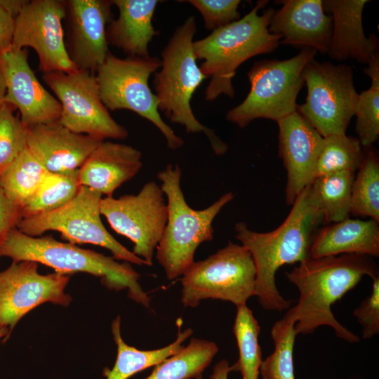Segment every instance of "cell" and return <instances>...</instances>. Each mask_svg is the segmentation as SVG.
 Listing matches in <instances>:
<instances>
[{
  "instance_id": "obj_1",
  "label": "cell",
  "mask_w": 379,
  "mask_h": 379,
  "mask_svg": "<svg viewBox=\"0 0 379 379\" xmlns=\"http://www.w3.org/2000/svg\"><path fill=\"white\" fill-rule=\"evenodd\" d=\"M324 223L323 214L311 196L309 185L275 230L258 232L250 230L244 222L235 224L236 238L249 251L255 265V296L263 309L282 311L290 307L291 301L284 299L277 288L276 273L284 265L299 264L311 258L314 239Z\"/></svg>"
},
{
  "instance_id": "obj_2",
  "label": "cell",
  "mask_w": 379,
  "mask_h": 379,
  "mask_svg": "<svg viewBox=\"0 0 379 379\" xmlns=\"http://www.w3.org/2000/svg\"><path fill=\"white\" fill-rule=\"evenodd\" d=\"M299 291L296 305L284 316L295 323L296 334H310L318 327L332 328L336 336L350 343L360 338L338 321L331 306L354 288L364 276L379 277L371 256L341 254L309 258L285 272Z\"/></svg>"
},
{
  "instance_id": "obj_3",
  "label": "cell",
  "mask_w": 379,
  "mask_h": 379,
  "mask_svg": "<svg viewBox=\"0 0 379 379\" xmlns=\"http://www.w3.org/2000/svg\"><path fill=\"white\" fill-rule=\"evenodd\" d=\"M269 1L260 0L243 18L216 29L204 38L194 41L193 51L203 74L210 78L205 100L213 101L220 95L234 97L232 79L237 68L251 58L273 52L280 38L268 30L273 8L259 11Z\"/></svg>"
},
{
  "instance_id": "obj_4",
  "label": "cell",
  "mask_w": 379,
  "mask_h": 379,
  "mask_svg": "<svg viewBox=\"0 0 379 379\" xmlns=\"http://www.w3.org/2000/svg\"><path fill=\"white\" fill-rule=\"evenodd\" d=\"M0 256L8 257L13 262L41 263L64 274L78 272L91 274L100 277L110 290L127 289L131 300L149 307L150 299L138 282L140 274L129 262L120 263L112 257L49 236L30 237L17 228L7 235L0 248Z\"/></svg>"
},
{
  "instance_id": "obj_5",
  "label": "cell",
  "mask_w": 379,
  "mask_h": 379,
  "mask_svg": "<svg viewBox=\"0 0 379 379\" xmlns=\"http://www.w3.org/2000/svg\"><path fill=\"white\" fill-rule=\"evenodd\" d=\"M197 32L194 16L179 25L161 51V69L154 74L153 85L159 101V110L172 123L185 127L188 133H204L213 152L222 155L227 150L213 130L196 118L191 107L192 97L207 78L197 63L193 51Z\"/></svg>"
},
{
  "instance_id": "obj_6",
  "label": "cell",
  "mask_w": 379,
  "mask_h": 379,
  "mask_svg": "<svg viewBox=\"0 0 379 379\" xmlns=\"http://www.w3.org/2000/svg\"><path fill=\"white\" fill-rule=\"evenodd\" d=\"M182 171L175 164H168L157 178L167 199L168 216L156 258L166 277L174 279L194 262L199 246L213 239V222L222 208L234 199L231 192L222 194L208 207L195 210L187 203L180 186Z\"/></svg>"
},
{
  "instance_id": "obj_7",
  "label": "cell",
  "mask_w": 379,
  "mask_h": 379,
  "mask_svg": "<svg viewBox=\"0 0 379 379\" xmlns=\"http://www.w3.org/2000/svg\"><path fill=\"white\" fill-rule=\"evenodd\" d=\"M316 53V50L305 47L289 59L255 62L247 74L249 93L242 102L228 111L227 120L244 128L256 119L277 122L296 112V99L304 84L303 69Z\"/></svg>"
},
{
  "instance_id": "obj_8",
  "label": "cell",
  "mask_w": 379,
  "mask_h": 379,
  "mask_svg": "<svg viewBox=\"0 0 379 379\" xmlns=\"http://www.w3.org/2000/svg\"><path fill=\"white\" fill-rule=\"evenodd\" d=\"M160 66L156 57L121 58L109 52L95 74L102 102L108 110H131L146 119L163 134L168 147L175 150L184 140L161 117L157 97L148 84L150 75Z\"/></svg>"
},
{
  "instance_id": "obj_9",
  "label": "cell",
  "mask_w": 379,
  "mask_h": 379,
  "mask_svg": "<svg viewBox=\"0 0 379 379\" xmlns=\"http://www.w3.org/2000/svg\"><path fill=\"white\" fill-rule=\"evenodd\" d=\"M256 272L249 251L228 241L207 258L194 262L182 274L181 302L194 308L206 299L220 300L237 306L255 296Z\"/></svg>"
},
{
  "instance_id": "obj_10",
  "label": "cell",
  "mask_w": 379,
  "mask_h": 379,
  "mask_svg": "<svg viewBox=\"0 0 379 379\" xmlns=\"http://www.w3.org/2000/svg\"><path fill=\"white\" fill-rule=\"evenodd\" d=\"M302 77L307 94L296 111L323 138L345 134L359 96L351 67L312 58L305 66Z\"/></svg>"
},
{
  "instance_id": "obj_11",
  "label": "cell",
  "mask_w": 379,
  "mask_h": 379,
  "mask_svg": "<svg viewBox=\"0 0 379 379\" xmlns=\"http://www.w3.org/2000/svg\"><path fill=\"white\" fill-rule=\"evenodd\" d=\"M102 197L98 192L81 186L69 202L55 211L22 218L17 229L30 237L57 231L69 243L100 246L111 251L115 259L147 265L145 260L119 243L104 226L100 208Z\"/></svg>"
},
{
  "instance_id": "obj_12",
  "label": "cell",
  "mask_w": 379,
  "mask_h": 379,
  "mask_svg": "<svg viewBox=\"0 0 379 379\" xmlns=\"http://www.w3.org/2000/svg\"><path fill=\"white\" fill-rule=\"evenodd\" d=\"M42 78L61 105L60 124L101 140L127 138V129L111 117L102 102L94 73L51 72L43 73Z\"/></svg>"
},
{
  "instance_id": "obj_13",
  "label": "cell",
  "mask_w": 379,
  "mask_h": 379,
  "mask_svg": "<svg viewBox=\"0 0 379 379\" xmlns=\"http://www.w3.org/2000/svg\"><path fill=\"white\" fill-rule=\"evenodd\" d=\"M100 208L112 230L133 243L132 252L151 266L168 216L160 185L149 181L136 194L117 199L105 197L101 199Z\"/></svg>"
},
{
  "instance_id": "obj_14",
  "label": "cell",
  "mask_w": 379,
  "mask_h": 379,
  "mask_svg": "<svg viewBox=\"0 0 379 379\" xmlns=\"http://www.w3.org/2000/svg\"><path fill=\"white\" fill-rule=\"evenodd\" d=\"M65 13L66 1L32 0L15 18L12 46L32 48L43 73L72 72L77 69L65 47Z\"/></svg>"
},
{
  "instance_id": "obj_15",
  "label": "cell",
  "mask_w": 379,
  "mask_h": 379,
  "mask_svg": "<svg viewBox=\"0 0 379 379\" xmlns=\"http://www.w3.org/2000/svg\"><path fill=\"white\" fill-rule=\"evenodd\" d=\"M69 279L58 272L40 274L34 261L13 262L0 272V327L11 331L24 315L44 302L69 305L71 296L65 292Z\"/></svg>"
},
{
  "instance_id": "obj_16",
  "label": "cell",
  "mask_w": 379,
  "mask_h": 379,
  "mask_svg": "<svg viewBox=\"0 0 379 379\" xmlns=\"http://www.w3.org/2000/svg\"><path fill=\"white\" fill-rule=\"evenodd\" d=\"M112 1H66L65 44L77 69L95 74L109 53L106 30L113 20Z\"/></svg>"
},
{
  "instance_id": "obj_17",
  "label": "cell",
  "mask_w": 379,
  "mask_h": 379,
  "mask_svg": "<svg viewBox=\"0 0 379 379\" xmlns=\"http://www.w3.org/2000/svg\"><path fill=\"white\" fill-rule=\"evenodd\" d=\"M0 70L6 93L4 102L13 105L26 127L59 121L62 107L40 83L28 62L27 48L11 45L0 53Z\"/></svg>"
},
{
  "instance_id": "obj_18",
  "label": "cell",
  "mask_w": 379,
  "mask_h": 379,
  "mask_svg": "<svg viewBox=\"0 0 379 379\" xmlns=\"http://www.w3.org/2000/svg\"><path fill=\"white\" fill-rule=\"evenodd\" d=\"M279 155L286 171L285 199L292 206L314 179L324 138L297 111L277 122Z\"/></svg>"
},
{
  "instance_id": "obj_19",
  "label": "cell",
  "mask_w": 379,
  "mask_h": 379,
  "mask_svg": "<svg viewBox=\"0 0 379 379\" xmlns=\"http://www.w3.org/2000/svg\"><path fill=\"white\" fill-rule=\"evenodd\" d=\"M282 6L274 11L269 32L280 38L279 44L312 48L328 54L333 20L326 14L321 0L279 1Z\"/></svg>"
},
{
  "instance_id": "obj_20",
  "label": "cell",
  "mask_w": 379,
  "mask_h": 379,
  "mask_svg": "<svg viewBox=\"0 0 379 379\" xmlns=\"http://www.w3.org/2000/svg\"><path fill=\"white\" fill-rule=\"evenodd\" d=\"M102 140L58 122L27 127V147L51 173L78 170Z\"/></svg>"
},
{
  "instance_id": "obj_21",
  "label": "cell",
  "mask_w": 379,
  "mask_h": 379,
  "mask_svg": "<svg viewBox=\"0 0 379 379\" xmlns=\"http://www.w3.org/2000/svg\"><path fill=\"white\" fill-rule=\"evenodd\" d=\"M142 153L124 144L102 140L79 168L81 186L106 197L135 177L142 168Z\"/></svg>"
},
{
  "instance_id": "obj_22",
  "label": "cell",
  "mask_w": 379,
  "mask_h": 379,
  "mask_svg": "<svg viewBox=\"0 0 379 379\" xmlns=\"http://www.w3.org/2000/svg\"><path fill=\"white\" fill-rule=\"evenodd\" d=\"M367 0H324V11L331 13L332 36L328 55L343 61L352 58L368 63L378 52L377 37H366L362 24V13Z\"/></svg>"
},
{
  "instance_id": "obj_23",
  "label": "cell",
  "mask_w": 379,
  "mask_h": 379,
  "mask_svg": "<svg viewBox=\"0 0 379 379\" xmlns=\"http://www.w3.org/2000/svg\"><path fill=\"white\" fill-rule=\"evenodd\" d=\"M119 11L117 19L106 30L108 44L121 50L130 57H148L149 44L159 34L152 18L159 1L112 0Z\"/></svg>"
},
{
  "instance_id": "obj_24",
  "label": "cell",
  "mask_w": 379,
  "mask_h": 379,
  "mask_svg": "<svg viewBox=\"0 0 379 379\" xmlns=\"http://www.w3.org/2000/svg\"><path fill=\"white\" fill-rule=\"evenodd\" d=\"M373 219L350 217L321 227L311 248V258L341 254L379 256V226Z\"/></svg>"
},
{
  "instance_id": "obj_25",
  "label": "cell",
  "mask_w": 379,
  "mask_h": 379,
  "mask_svg": "<svg viewBox=\"0 0 379 379\" xmlns=\"http://www.w3.org/2000/svg\"><path fill=\"white\" fill-rule=\"evenodd\" d=\"M182 321L178 319V334L174 342L157 350H140L127 345L121 335V319L117 317L112 323V333L117 347V356L112 369H105L106 379H128L146 368L155 366L178 352L185 342L193 333L191 328L181 331Z\"/></svg>"
},
{
  "instance_id": "obj_26",
  "label": "cell",
  "mask_w": 379,
  "mask_h": 379,
  "mask_svg": "<svg viewBox=\"0 0 379 379\" xmlns=\"http://www.w3.org/2000/svg\"><path fill=\"white\" fill-rule=\"evenodd\" d=\"M218 352L214 342L192 338L187 346L155 366L145 379H202Z\"/></svg>"
},
{
  "instance_id": "obj_27",
  "label": "cell",
  "mask_w": 379,
  "mask_h": 379,
  "mask_svg": "<svg viewBox=\"0 0 379 379\" xmlns=\"http://www.w3.org/2000/svg\"><path fill=\"white\" fill-rule=\"evenodd\" d=\"M354 176L352 172L321 175L310 185L311 196L323 214L324 223L337 222L350 216Z\"/></svg>"
},
{
  "instance_id": "obj_28",
  "label": "cell",
  "mask_w": 379,
  "mask_h": 379,
  "mask_svg": "<svg viewBox=\"0 0 379 379\" xmlns=\"http://www.w3.org/2000/svg\"><path fill=\"white\" fill-rule=\"evenodd\" d=\"M48 173L26 147L0 174V187L6 196L22 208Z\"/></svg>"
},
{
  "instance_id": "obj_29",
  "label": "cell",
  "mask_w": 379,
  "mask_h": 379,
  "mask_svg": "<svg viewBox=\"0 0 379 379\" xmlns=\"http://www.w3.org/2000/svg\"><path fill=\"white\" fill-rule=\"evenodd\" d=\"M260 327L246 305L237 306L233 333L239 349V359L230 366L231 371L240 372L242 379H259L262 361L258 343Z\"/></svg>"
},
{
  "instance_id": "obj_30",
  "label": "cell",
  "mask_w": 379,
  "mask_h": 379,
  "mask_svg": "<svg viewBox=\"0 0 379 379\" xmlns=\"http://www.w3.org/2000/svg\"><path fill=\"white\" fill-rule=\"evenodd\" d=\"M78 171L49 172L36 192L22 207V218L55 211L69 202L81 187Z\"/></svg>"
},
{
  "instance_id": "obj_31",
  "label": "cell",
  "mask_w": 379,
  "mask_h": 379,
  "mask_svg": "<svg viewBox=\"0 0 379 379\" xmlns=\"http://www.w3.org/2000/svg\"><path fill=\"white\" fill-rule=\"evenodd\" d=\"M357 171L352 186L350 214L379 222V158L371 147L364 152Z\"/></svg>"
},
{
  "instance_id": "obj_32",
  "label": "cell",
  "mask_w": 379,
  "mask_h": 379,
  "mask_svg": "<svg viewBox=\"0 0 379 379\" xmlns=\"http://www.w3.org/2000/svg\"><path fill=\"white\" fill-rule=\"evenodd\" d=\"M364 69L371 80L368 89L359 94L355 107L356 132L361 146L371 145L379 136V53H375Z\"/></svg>"
},
{
  "instance_id": "obj_33",
  "label": "cell",
  "mask_w": 379,
  "mask_h": 379,
  "mask_svg": "<svg viewBox=\"0 0 379 379\" xmlns=\"http://www.w3.org/2000/svg\"><path fill=\"white\" fill-rule=\"evenodd\" d=\"M364 151L359 140L344 135L324 138L314 178L340 172L355 173L362 161Z\"/></svg>"
},
{
  "instance_id": "obj_34",
  "label": "cell",
  "mask_w": 379,
  "mask_h": 379,
  "mask_svg": "<svg viewBox=\"0 0 379 379\" xmlns=\"http://www.w3.org/2000/svg\"><path fill=\"white\" fill-rule=\"evenodd\" d=\"M295 323L284 317L273 325L271 336L273 352L262 360L260 375L262 379H295L293 348L297 335Z\"/></svg>"
},
{
  "instance_id": "obj_35",
  "label": "cell",
  "mask_w": 379,
  "mask_h": 379,
  "mask_svg": "<svg viewBox=\"0 0 379 379\" xmlns=\"http://www.w3.org/2000/svg\"><path fill=\"white\" fill-rule=\"evenodd\" d=\"M15 109L7 102L0 107V174L27 147V127Z\"/></svg>"
},
{
  "instance_id": "obj_36",
  "label": "cell",
  "mask_w": 379,
  "mask_h": 379,
  "mask_svg": "<svg viewBox=\"0 0 379 379\" xmlns=\"http://www.w3.org/2000/svg\"><path fill=\"white\" fill-rule=\"evenodd\" d=\"M201 15L204 26L213 31L239 19V0H188Z\"/></svg>"
},
{
  "instance_id": "obj_37",
  "label": "cell",
  "mask_w": 379,
  "mask_h": 379,
  "mask_svg": "<svg viewBox=\"0 0 379 379\" xmlns=\"http://www.w3.org/2000/svg\"><path fill=\"white\" fill-rule=\"evenodd\" d=\"M361 325L362 337L368 339L379 333V277L373 279L371 294L353 312Z\"/></svg>"
},
{
  "instance_id": "obj_38",
  "label": "cell",
  "mask_w": 379,
  "mask_h": 379,
  "mask_svg": "<svg viewBox=\"0 0 379 379\" xmlns=\"http://www.w3.org/2000/svg\"><path fill=\"white\" fill-rule=\"evenodd\" d=\"M21 207L12 201L0 187V248L8 233L22 219Z\"/></svg>"
},
{
  "instance_id": "obj_39",
  "label": "cell",
  "mask_w": 379,
  "mask_h": 379,
  "mask_svg": "<svg viewBox=\"0 0 379 379\" xmlns=\"http://www.w3.org/2000/svg\"><path fill=\"white\" fill-rule=\"evenodd\" d=\"M15 18L0 6V53L12 45Z\"/></svg>"
},
{
  "instance_id": "obj_40",
  "label": "cell",
  "mask_w": 379,
  "mask_h": 379,
  "mask_svg": "<svg viewBox=\"0 0 379 379\" xmlns=\"http://www.w3.org/2000/svg\"><path fill=\"white\" fill-rule=\"evenodd\" d=\"M27 2L25 0H0V6L15 18Z\"/></svg>"
},
{
  "instance_id": "obj_41",
  "label": "cell",
  "mask_w": 379,
  "mask_h": 379,
  "mask_svg": "<svg viewBox=\"0 0 379 379\" xmlns=\"http://www.w3.org/2000/svg\"><path fill=\"white\" fill-rule=\"evenodd\" d=\"M230 371L228 361L222 359L214 366L210 379H228V374Z\"/></svg>"
},
{
  "instance_id": "obj_42",
  "label": "cell",
  "mask_w": 379,
  "mask_h": 379,
  "mask_svg": "<svg viewBox=\"0 0 379 379\" xmlns=\"http://www.w3.org/2000/svg\"><path fill=\"white\" fill-rule=\"evenodd\" d=\"M6 93V81L0 70V107L4 102V98Z\"/></svg>"
},
{
  "instance_id": "obj_43",
  "label": "cell",
  "mask_w": 379,
  "mask_h": 379,
  "mask_svg": "<svg viewBox=\"0 0 379 379\" xmlns=\"http://www.w3.org/2000/svg\"><path fill=\"white\" fill-rule=\"evenodd\" d=\"M10 330L7 327H0V340L2 338H5V340H6L10 335Z\"/></svg>"
}]
</instances>
